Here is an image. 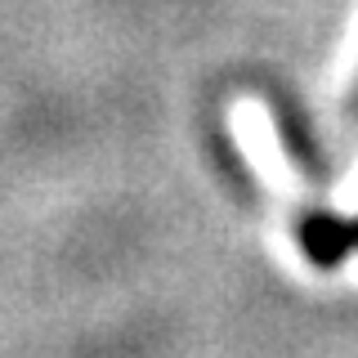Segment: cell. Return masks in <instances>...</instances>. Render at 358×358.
I'll return each instance as SVG.
<instances>
[{
  "mask_svg": "<svg viewBox=\"0 0 358 358\" xmlns=\"http://www.w3.org/2000/svg\"><path fill=\"white\" fill-rule=\"evenodd\" d=\"M273 121H278V134H282L291 162H296L309 179H327V162H322L318 148H313V139H309V130H305V117L296 112V103L278 99V103H273Z\"/></svg>",
  "mask_w": 358,
  "mask_h": 358,
  "instance_id": "cell-1",
  "label": "cell"
},
{
  "mask_svg": "<svg viewBox=\"0 0 358 358\" xmlns=\"http://www.w3.org/2000/svg\"><path fill=\"white\" fill-rule=\"evenodd\" d=\"M341 130L350 134H358V76H354V85H350V94H345V103H341Z\"/></svg>",
  "mask_w": 358,
  "mask_h": 358,
  "instance_id": "cell-2",
  "label": "cell"
},
{
  "mask_svg": "<svg viewBox=\"0 0 358 358\" xmlns=\"http://www.w3.org/2000/svg\"><path fill=\"white\" fill-rule=\"evenodd\" d=\"M345 242H350V251H358V220H345Z\"/></svg>",
  "mask_w": 358,
  "mask_h": 358,
  "instance_id": "cell-3",
  "label": "cell"
}]
</instances>
